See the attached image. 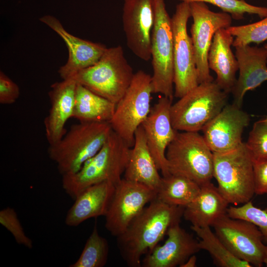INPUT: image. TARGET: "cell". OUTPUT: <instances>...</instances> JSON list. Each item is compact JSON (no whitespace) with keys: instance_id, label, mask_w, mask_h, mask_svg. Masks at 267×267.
<instances>
[{"instance_id":"cell-1","label":"cell","mask_w":267,"mask_h":267,"mask_svg":"<svg viewBox=\"0 0 267 267\" xmlns=\"http://www.w3.org/2000/svg\"><path fill=\"white\" fill-rule=\"evenodd\" d=\"M184 209L166 204L156 198L149 203L116 237L118 248L127 265L141 267L142 257L158 245L171 226L180 223Z\"/></svg>"},{"instance_id":"cell-2","label":"cell","mask_w":267,"mask_h":267,"mask_svg":"<svg viewBox=\"0 0 267 267\" xmlns=\"http://www.w3.org/2000/svg\"><path fill=\"white\" fill-rule=\"evenodd\" d=\"M131 147L113 130L99 151L77 173L62 176V186L74 200L87 187L103 181L117 184L128 164Z\"/></svg>"},{"instance_id":"cell-3","label":"cell","mask_w":267,"mask_h":267,"mask_svg":"<svg viewBox=\"0 0 267 267\" xmlns=\"http://www.w3.org/2000/svg\"><path fill=\"white\" fill-rule=\"evenodd\" d=\"M112 131L109 122L73 125L58 142L49 145V158L62 176L76 173L99 151Z\"/></svg>"},{"instance_id":"cell-4","label":"cell","mask_w":267,"mask_h":267,"mask_svg":"<svg viewBox=\"0 0 267 267\" xmlns=\"http://www.w3.org/2000/svg\"><path fill=\"white\" fill-rule=\"evenodd\" d=\"M134 74L123 47L118 45L107 48L96 63L70 78L116 104L129 87Z\"/></svg>"},{"instance_id":"cell-5","label":"cell","mask_w":267,"mask_h":267,"mask_svg":"<svg viewBox=\"0 0 267 267\" xmlns=\"http://www.w3.org/2000/svg\"><path fill=\"white\" fill-rule=\"evenodd\" d=\"M228 94L215 80L199 84L172 104L174 128L179 132L202 131L227 104Z\"/></svg>"},{"instance_id":"cell-6","label":"cell","mask_w":267,"mask_h":267,"mask_svg":"<svg viewBox=\"0 0 267 267\" xmlns=\"http://www.w3.org/2000/svg\"><path fill=\"white\" fill-rule=\"evenodd\" d=\"M166 157L170 174L187 178L200 186L211 182L214 153L198 132L178 131Z\"/></svg>"},{"instance_id":"cell-7","label":"cell","mask_w":267,"mask_h":267,"mask_svg":"<svg viewBox=\"0 0 267 267\" xmlns=\"http://www.w3.org/2000/svg\"><path fill=\"white\" fill-rule=\"evenodd\" d=\"M214 153L213 178L229 204L246 203L255 194L253 160L245 142L228 152Z\"/></svg>"},{"instance_id":"cell-8","label":"cell","mask_w":267,"mask_h":267,"mask_svg":"<svg viewBox=\"0 0 267 267\" xmlns=\"http://www.w3.org/2000/svg\"><path fill=\"white\" fill-rule=\"evenodd\" d=\"M154 24L151 39L153 93L173 99L174 91V42L172 19L165 0H154Z\"/></svg>"},{"instance_id":"cell-9","label":"cell","mask_w":267,"mask_h":267,"mask_svg":"<svg viewBox=\"0 0 267 267\" xmlns=\"http://www.w3.org/2000/svg\"><path fill=\"white\" fill-rule=\"evenodd\" d=\"M152 93L151 76L140 70L134 73L129 87L116 105L109 123L112 130L131 148L137 129L150 112Z\"/></svg>"},{"instance_id":"cell-10","label":"cell","mask_w":267,"mask_h":267,"mask_svg":"<svg viewBox=\"0 0 267 267\" xmlns=\"http://www.w3.org/2000/svg\"><path fill=\"white\" fill-rule=\"evenodd\" d=\"M191 16L190 4L180 2L172 19L174 42V95L181 98L199 84L195 56L187 25Z\"/></svg>"},{"instance_id":"cell-11","label":"cell","mask_w":267,"mask_h":267,"mask_svg":"<svg viewBox=\"0 0 267 267\" xmlns=\"http://www.w3.org/2000/svg\"><path fill=\"white\" fill-rule=\"evenodd\" d=\"M212 226L216 234L234 256L252 266H263L266 245L255 224L245 220L232 218L226 213Z\"/></svg>"},{"instance_id":"cell-12","label":"cell","mask_w":267,"mask_h":267,"mask_svg":"<svg viewBox=\"0 0 267 267\" xmlns=\"http://www.w3.org/2000/svg\"><path fill=\"white\" fill-rule=\"evenodd\" d=\"M156 198L154 189L122 178L115 184L112 199L104 216L106 228L112 235L118 236L146 205Z\"/></svg>"},{"instance_id":"cell-13","label":"cell","mask_w":267,"mask_h":267,"mask_svg":"<svg viewBox=\"0 0 267 267\" xmlns=\"http://www.w3.org/2000/svg\"><path fill=\"white\" fill-rule=\"evenodd\" d=\"M193 23L191 38L194 50L199 84L214 81L210 74L208 55L214 36L220 29L231 26L232 17L224 12L211 11L203 2L189 3Z\"/></svg>"},{"instance_id":"cell-14","label":"cell","mask_w":267,"mask_h":267,"mask_svg":"<svg viewBox=\"0 0 267 267\" xmlns=\"http://www.w3.org/2000/svg\"><path fill=\"white\" fill-rule=\"evenodd\" d=\"M154 0H124L122 21L128 47L140 59L151 58Z\"/></svg>"},{"instance_id":"cell-15","label":"cell","mask_w":267,"mask_h":267,"mask_svg":"<svg viewBox=\"0 0 267 267\" xmlns=\"http://www.w3.org/2000/svg\"><path fill=\"white\" fill-rule=\"evenodd\" d=\"M250 122L249 115L241 107L226 104L203 128V136L213 153L228 152L243 142L242 134Z\"/></svg>"},{"instance_id":"cell-16","label":"cell","mask_w":267,"mask_h":267,"mask_svg":"<svg viewBox=\"0 0 267 267\" xmlns=\"http://www.w3.org/2000/svg\"><path fill=\"white\" fill-rule=\"evenodd\" d=\"M172 100L162 96L142 123L147 145L162 177L170 175L166 153L178 131L172 123L170 109Z\"/></svg>"},{"instance_id":"cell-17","label":"cell","mask_w":267,"mask_h":267,"mask_svg":"<svg viewBox=\"0 0 267 267\" xmlns=\"http://www.w3.org/2000/svg\"><path fill=\"white\" fill-rule=\"evenodd\" d=\"M40 20L56 32L68 48V60L58 70L63 80L70 78L78 71L96 63L107 48L102 44L83 40L71 34L54 16L44 15Z\"/></svg>"},{"instance_id":"cell-18","label":"cell","mask_w":267,"mask_h":267,"mask_svg":"<svg viewBox=\"0 0 267 267\" xmlns=\"http://www.w3.org/2000/svg\"><path fill=\"white\" fill-rule=\"evenodd\" d=\"M163 245H157L141 260L143 267H180L201 249L199 240L182 228L179 223L168 229Z\"/></svg>"},{"instance_id":"cell-19","label":"cell","mask_w":267,"mask_h":267,"mask_svg":"<svg viewBox=\"0 0 267 267\" xmlns=\"http://www.w3.org/2000/svg\"><path fill=\"white\" fill-rule=\"evenodd\" d=\"M235 48L239 75L231 93L232 103L241 107L246 93L267 81V48L250 44Z\"/></svg>"},{"instance_id":"cell-20","label":"cell","mask_w":267,"mask_h":267,"mask_svg":"<svg viewBox=\"0 0 267 267\" xmlns=\"http://www.w3.org/2000/svg\"><path fill=\"white\" fill-rule=\"evenodd\" d=\"M77 84L75 80L69 78L50 87L48 95L51 106L44 122L49 145L58 142L66 133L65 125L73 118Z\"/></svg>"},{"instance_id":"cell-21","label":"cell","mask_w":267,"mask_h":267,"mask_svg":"<svg viewBox=\"0 0 267 267\" xmlns=\"http://www.w3.org/2000/svg\"><path fill=\"white\" fill-rule=\"evenodd\" d=\"M115 188V184L110 181L96 183L85 188L76 198L67 212L66 224L75 227L88 219L105 216Z\"/></svg>"},{"instance_id":"cell-22","label":"cell","mask_w":267,"mask_h":267,"mask_svg":"<svg viewBox=\"0 0 267 267\" xmlns=\"http://www.w3.org/2000/svg\"><path fill=\"white\" fill-rule=\"evenodd\" d=\"M234 38L226 28L219 29L214 36L208 55L209 68L216 74L215 82L228 94L235 84L238 71V62L231 48Z\"/></svg>"},{"instance_id":"cell-23","label":"cell","mask_w":267,"mask_h":267,"mask_svg":"<svg viewBox=\"0 0 267 267\" xmlns=\"http://www.w3.org/2000/svg\"><path fill=\"white\" fill-rule=\"evenodd\" d=\"M159 171L141 125L135 133L134 144L131 148L123 178L144 184L157 192L162 180Z\"/></svg>"},{"instance_id":"cell-24","label":"cell","mask_w":267,"mask_h":267,"mask_svg":"<svg viewBox=\"0 0 267 267\" xmlns=\"http://www.w3.org/2000/svg\"><path fill=\"white\" fill-rule=\"evenodd\" d=\"M229 203L211 182L201 186L196 197L184 207L183 217L198 227L212 226L226 213Z\"/></svg>"},{"instance_id":"cell-25","label":"cell","mask_w":267,"mask_h":267,"mask_svg":"<svg viewBox=\"0 0 267 267\" xmlns=\"http://www.w3.org/2000/svg\"><path fill=\"white\" fill-rule=\"evenodd\" d=\"M116 105L77 83L73 118L79 122H109Z\"/></svg>"},{"instance_id":"cell-26","label":"cell","mask_w":267,"mask_h":267,"mask_svg":"<svg viewBox=\"0 0 267 267\" xmlns=\"http://www.w3.org/2000/svg\"><path fill=\"white\" fill-rule=\"evenodd\" d=\"M201 186L187 178L171 175L162 177L156 199L169 205L186 207L198 195Z\"/></svg>"},{"instance_id":"cell-27","label":"cell","mask_w":267,"mask_h":267,"mask_svg":"<svg viewBox=\"0 0 267 267\" xmlns=\"http://www.w3.org/2000/svg\"><path fill=\"white\" fill-rule=\"evenodd\" d=\"M191 229L199 237L200 249L207 251L215 265L220 267H251L248 262L234 256L227 249L210 226L198 227L191 225Z\"/></svg>"},{"instance_id":"cell-28","label":"cell","mask_w":267,"mask_h":267,"mask_svg":"<svg viewBox=\"0 0 267 267\" xmlns=\"http://www.w3.org/2000/svg\"><path fill=\"white\" fill-rule=\"evenodd\" d=\"M109 253L107 240L100 236L95 224L78 259L70 267H103Z\"/></svg>"},{"instance_id":"cell-29","label":"cell","mask_w":267,"mask_h":267,"mask_svg":"<svg viewBox=\"0 0 267 267\" xmlns=\"http://www.w3.org/2000/svg\"><path fill=\"white\" fill-rule=\"evenodd\" d=\"M234 37L232 46L258 44L267 40V16L259 21L239 26H230L226 28ZM267 48V44L264 46Z\"/></svg>"},{"instance_id":"cell-30","label":"cell","mask_w":267,"mask_h":267,"mask_svg":"<svg viewBox=\"0 0 267 267\" xmlns=\"http://www.w3.org/2000/svg\"><path fill=\"white\" fill-rule=\"evenodd\" d=\"M181 2L209 3L220 8L223 12L229 14L235 20H241L245 14H256L260 18L267 16V7L254 5L245 0H178Z\"/></svg>"},{"instance_id":"cell-31","label":"cell","mask_w":267,"mask_h":267,"mask_svg":"<svg viewBox=\"0 0 267 267\" xmlns=\"http://www.w3.org/2000/svg\"><path fill=\"white\" fill-rule=\"evenodd\" d=\"M226 213L232 218L245 220L255 224L267 243V210L258 208L250 201L241 206H230Z\"/></svg>"},{"instance_id":"cell-32","label":"cell","mask_w":267,"mask_h":267,"mask_svg":"<svg viewBox=\"0 0 267 267\" xmlns=\"http://www.w3.org/2000/svg\"><path fill=\"white\" fill-rule=\"evenodd\" d=\"M246 146L253 161L267 160V122H256L250 132Z\"/></svg>"},{"instance_id":"cell-33","label":"cell","mask_w":267,"mask_h":267,"mask_svg":"<svg viewBox=\"0 0 267 267\" xmlns=\"http://www.w3.org/2000/svg\"><path fill=\"white\" fill-rule=\"evenodd\" d=\"M0 223L12 234L17 243L32 248L33 242L25 234L13 209L7 207L0 211Z\"/></svg>"},{"instance_id":"cell-34","label":"cell","mask_w":267,"mask_h":267,"mask_svg":"<svg viewBox=\"0 0 267 267\" xmlns=\"http://www.w3.org/2000/svg\"><path fill=\"white\" fill-rule=\"evenodd\" d=\"M20 95L18 86L2 71H0V103L10 104L14 103Z\"/></svg>"},{"instance_id":"cell-35","label":"cell","mask_w":267,"mask_h":267,"mask_svg":"<svg viewBox=\"0 0 267 267\" xmlns=\"http://www.w3.org/2000/svg\"><path fill=\"white\" fill-rule=\"evenodd\" d=\"M255 194H267V160L253 161Z\"/></svg>"},{"instance_id":"cell-36","label":"cell","mask_w":267,"mask_h":267,"mask_svg":"<svg viewBox=\"0 0 267 267\" xmlns=\"http://www.w3.org/2000/svg\"><path fill=\"white\" fill-rule=\"evenodd\" d=\"M197 258L195 255L190 256L180 267H195L196 266Z\"/></svg>"},{"instance_id":"cell-37","label":"cell","mask_w":267,"mask_h":267,"mask_svg":"<svg viewBox=\"0 0 267 267\" xmlns=\"http://www.w3.org/2000/svg\"><path fill=\"white\" fill-rule=\"evenodd\" d=\"M264 264H265L266 266L267 267V244L266 245L264 257Z\"/></svg>"},{"instance_id":"cell-38","label":"cell","mask_w":267,"mask_h":267,"mask_svg":"<svg viewBox=\"0 0 267 267\" xmlns=\"http://www.w3.org/2000/svg\"><path fill=\"white\" fill-rule=\"evenodd\" d=\"M263 121L267 122V116H266V117L262 119Z\"/></svg>"}]
</instances>
